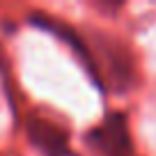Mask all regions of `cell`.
Listing matches in <instances>:
<instances>
[{
    "label": "cell",
    "instance_id": "obj_1",
    "mask_svg": "<svg viewBox=\"0 0 156 156\" xmlns=\"http://www.w3.org/2000/svg\"><path fill=\"white\" fill-rule=\"evenodd\" d=\"M28 21H30V25L44 30V32H51L53 37H58L62 44H67L69 48L73 51V55L78 58V62L83 64V69L87 71V76L92 78L94 87L101 90V92L106 90V87H103V83H101V78H99V67H97V62H94L92 51H90V46L85 44V39L80 37V32H78L76 28H71L69 23L60 21L58 16L44 14V12H30Z\"/></svg>",
    "mask_w": 156,
    "mask_h": 156
},
{
    "label": "cell",
    "instance_id": "obj_2",
    "mask_svg": "<svg viewBox=\"0 0 156 156\" xmlns=\"http://www.w3.org/2000/svg\"><path fill=\"white\" fill-rule=\"evenodd\" d=\"M85 142L108 156H133L126 115L119 110L106 112L103 119L85 133Z\"/></svg>",
    "mask_w": 156,
    "mask_h": 156
},
{
    "label": "cell",
    "instance_id": "obj_3",
    "mask_svg": "<svg viewBox=\"0 0 156 156\" xmlns=\"http://www.w3.org/2000/svg\"><path fill=\"white\" fill-rule=\"evenodd\" d=\"M25 131H28L30 142L46 156H73L69 147V133L44 117L30 115L25 122Z\"/></svg>",
    "mask_w": 156,
    "mask_h": 156
}]
</instances>
